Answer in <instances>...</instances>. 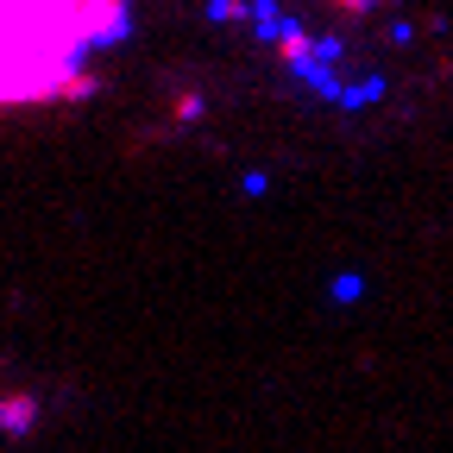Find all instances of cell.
<instances>
[{
    "mask_svg": "<svg viewBox=\"0 0 453 453\" xmlns=\"http://www.w3.org/2000/svg\"><path fill=\"white\" fill-rule=\"evenodd\" d=\"M32 416H38V403H32V396H0V434H19V428H32Z\"/></svg>",
    "mask_w": 453,
    "mask_h": 453,
    "instance_id": "2",
    "label": "cell"
},
{
    "mask_svg": "<svg viewBox=\"0 0 453 453\" xmlns=\"http://www.w3.org/2000/svg\"><path fill=\"white\" fill-rule=\"evenodd\" d=\"M120 38L127 0H0V113L88 101L95 57Z\"/></svg>",
    "mask_w": 453,
    "mask_h": 453,
    "instance_id": "1",
    "label": "cell"
}]
</instances>
